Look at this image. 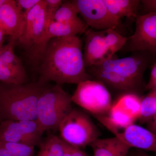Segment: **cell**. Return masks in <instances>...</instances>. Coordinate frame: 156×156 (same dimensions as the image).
Wrapping results in <instances>:
<instances>
[{
    "label": "cell",
    "mask_w": 156,
    "mask_h": 156,
    "mask_svg": "<svg viewBox=\"0 0 156 156\" xmlns=\"http://www.w3.org/2000/svg\"><path fill=\"white\" fill-rule=\"evenodd\" d=\"M62 140V139H61ZM62 140L64 156H89L81 148L71 145Z\"/></svg>",
    "instance_id": "obj_26"
},
{
    "label": "cell",
    "mask_w": 156,
    "mask_h": 156,
    "mask_svg": "<svg viewBox=\"0 0 156 156\" xmlns=\"http://www.w3.org/2000/svg\"><path fill=\"white\" fill-rule=\"evenodd\" d=\"M111 133L133 124L135 120L115 103L106 115L93 116Z\"/></svg>",
    "instance_id": "obj_14"
},
{
    "label": "cell",
    "mask_w": 156,
    "mask_h": 156,
    "mask_svg": "<svg viewBox=\"0 0 156 156\" xmlns=\"http://www.w3.org/2000/svg\"><path fill=\"white\" fill-rule=\"evenodd\" d=\"M34 147L23 144L0 142V156H36Z\"/></svg>",
    "instance_id": "obj_22"
},
{
    "label": "cell",
    "mask_w": 156,
    "mask_h": 156,
    "mask_svg": "<svg viewBox=\"0 0 156 156\" xmlns=\"http://www.w3.org/2000/svg\"><path fill=\"white\" fill-rule=\"evenodd\" d=\"M132 53L131 56L112 58L102 64L87 68L86 71L108 89L139 95L146 90L144 73L155 63L156 56L148 51Z\"/></svg>",
    "instance_id": "obj_2"
},
{
    "label": "cell",
    "mask_w": 156,
    "mask_h": 156,
    "mask_svg": "<svg viewBox=\"0 0 156 156\" xmlns=\"http://www.w3.org/2000/svg\"><path fill=\"white\" fill-rule=\"evenodd\" d=\"M24 22V17L15 0H7L0 7V26L6 35L16 39L17 42L23 33Z\"/></svg>",
    "instance_id": "obj_13"
},
{
    "label": "cell",
    "mask_w": 156,
    "mask_h": 156,
    "mask_svg": "<svg viewBox=\"0 0 156 156\" xmlns=\"http://www.w3.org/2000/svg\"><path fill=\"white\" fill-rule=\"evenodd\" d=\"M111 13L116 19L123 17L135 19L137 14L139 0H103Z\"/></svg>",
    "instance_id": "obj_17"
},
{
    "label": "cell",
    "mask_w": 156,
    "mask_h": 156,
    "mask_svg": "<svg viewBox=\"0 0 156 156\" xmlns=\"http://www.w3.org/2000/svg\"><path fill=\"white\" fill-rule=\"evenodd\" d=\"M128 156H152L144 151L139 149H136L133 151H130Z\"/></svg>",
    "instance_id": "obj_31"
},
{
    "label": "cell",
    "mask_w": 156,
    "mask_h": 156,
    "mask_svg": "<svg viewBox=\"0 0 156 156\" xmlns=\"http://www.w3.org/2000/svg\"><path fill=\"white\" fill-rule=\"evenodd\" d=\"M43 134L37 121L5 120L0 122V142L20 143L35 147Z\"/></svg>",
    "instance_id": "obj_10"
},
{
    "label": "cell",
    "mask_w": 156,
    "mask_h": 156,
    "mask_svg": "<svg viewBox=\"0 0 156 156\" xmlns=\"http://www.w3.org/2000/svg\"><path fill=\"white\" fill-rule=\"evenodd\" d=\"M17 43L16 39L10 37L7 44L0 47V61L20 73L27 75L22 62L14 52V46Z\"/></svg>",
    "instance_id": "obj_18"
},
{
    "label": "cell",
    "mask_w": 156,
    "mask_h": 156,
    "mask_svg": "<svg viewBox=\"0 0 156 156\" xmlns=\"http://www.w3.org/2000/svg\"><path fill=\"white\" fill-rule=\"evenodd\" d=\"M78 14L72 1H63L54 14L53 20L67 23H80L83 21L78 17Z\"/></svg>",
    "instance_id": "obj_23"
},
{
    "label": "cell",
    "mask_w": 156,
    "mask_h": 156,
    "mask_svg": "<svg viewBox=\"0 0 156 156\" xmlns=\"http://www.w3.org/2000/svg\"><path fill=\"white\" fill-rule=\"evenodd\" d=\"M141 100L139 95L133 93H126L122 95L115 103L135 121L139 117Z\"/></svg>",
    "instance_id": "obj_19"
},
{
    "label": "cell",
    "mask_w": 156,
    "mask_h": 156,
    "mask_svg": "<svg viewBox=\"0 0 156 156\" xmlns=\"http://www.w3.org/2000/svg\"><path fill=\"white\" fill-rule=\"evenodd\" d=\"M140 2L144 12L143 14L156 12V0H142Z\"/></svg>",
    "instance_id": "obj_28"
},
{
    "label": "cell",
    "mask_w": 156,
    "mask_h": 156,
    "mask_svg": "<svg viewBox=\"0 0 156 156\" xmlns=\"http://www.w3.org/2000/svg\"><path fill=\"white\" fill-rule=\"evenodd\" d=\"M72 2L87 26L92 30L116 31L122 26L121 20L110 13L103 0H74Z\"/></svg>",
    "instance_id": "obj_9"
},
{
    "label": "cell",
    "mask_w": 156,
    "mask_h": 156,
    "mask_svg": "<svg viewBox=\"0 0 156 156\" xmlns=\"http://www.w3.org/2000/svg\"><path fill=\"white\" fill-rule=\"evenodd\" d=\"M71 96L73 102L92 116L106 115L112 107V96L103 83L88 80L78 84Z\"/></svg>",
    "instance_id": "obj_7"
},
{
    "label": "cell",
    "mask_w": 156,
    "mask_h": 156,
    "mask_svg": "<svg viewBox=\"0 0 156 156\" xmlns=\"http://www.w3.org/2000/svg\"><path fill=\"white\" fill-rule=\"evenodd\" d=\"M58 130L63 141L81 148L90 146L101 135L89 115L77 108L65 117Z\"/></svg>",
    "instance_id": "obj_6"
},
{
    "label": "cell",
    "mask_w": 156,
    "mask_h": 156,
    "mask_svg": "<svg viewBox=\"0 0 156 156\" xmlns=\"http://www.w3.org/2000/svg\"><path fill=\"white\" fill-rule=\"evenodd\" d=\"M36 156H64L62 140L60 137L50 134L39 145Z\"/></svg>",
    "instance_id": "obj_20"
},
{
    "label": "cell",
    "mask_w": 156,
    "mask_h": 156,
    "mask_svg": "<svg viewBox=\"0 0 156 156\" xmlns=\"http://www.w3.org/2000/svg\"><path fill=\"white\" fill-rule=\"evenodd\" d=\"M88 27L82 22L80 23H67L52 20L48 26L46 36V41L51 39L77 36L78 34L86 33Z\"/></svg>",
    "instance_id": "obj_16"
},
{
    "label": "cell",
    "mask_w": 156,
    "mask_h": 156,
    "mask_svg": "<svg viewBox=\"0 0 156 156\" xmlns=\"http://www.w3.org/2000/svg\"><path fill=\"white\" fill-rule=\"evenodd\" d=\"M48 87L38 81L24 84L0 82V122L37 119V104Z\"/></svg>",
    "instance_id": "obj_3"
},
{
    "label": "cell",
    "mask_w": 156,
    "mask_h": 156,
    "mask_svg": "<svg viewBox=\"0 0 156 156\" xmlns=\"http://www.w3.org/2000/svg\"><path fill=\"white\" fill-rule=\"evenodd\" d=\"M94 156H128L131 148L116 136L98 138L90 145Z\"/></svg>",
    "instance_id": "obj_15"
},
{
    "label": "cell",
    "mask_w": 156,
    "mask_h": 156,
    "mask_svg": "<svg viewBox=\"0 0 156 156\" xmlns=\"http://www.w3.org/2000/svg\"><path fill=\"white\" fill-rule=\"evenodd\" d=\"M47 15L53 20L54 14L63 3L62 0H44Z\"/></svg>",
    "instance_id": "obj_27"
},
{
    "label": "cell",
    "mask_w": 156,
    "mask_h": 156,
    "mask_svg": "<svg viewBox=\"0 0 156 156\" xmlns=\"http://www.w3.org/2000/svg\"><path fill=\"white\" fill-rule=\"evenodd\" d=\"M156 116V89L141 98L140 114L138 119L140 123L148 122Z\"/></svg>",
    "instance_id": "obj_21"
},
{
    "label": "cell",
    "mask_w": 156,
    "mask_h": 156,
    "mask_svg": "<svg viewBox=\"0 0 156 156\" xmlns=\"http://www.w3.org/2000/svg\"><path fill=\"white\" fill-rule=\"evenodd\" d=\"M134 33L127 37L121 51H148L156 56V12L137 15Z\"/></svg>",
    "instance_id": "obj_8"
},
{
    "label": "cell",
    "mask_w": 156,
    "mask_h": 156,
    "mask_svg": "<svg viewBox=\"0 0 156 156\" xmlns=\"http://www.w3.org/2000/svg\"><path fill=\"white\" fill-rule=\"evenodd\" d=\"M82 49L83 43L77 36L50 40L39 65V82L51 81L61 86L93 80L86 71Z\"/></svg>",
    "instance_id": "obj_1"
},
{
    "label": "cell",
    "mask_w": 156,
    "mask_h": 156,
    "mask_svg": "<svg viewBox=\"0 0 156 156\" xmlns=\"http://www.w3.org/2000/svg\"><path fill=\"white\" fill-rule=\"evenodd\" d=\"M131 148L153 152L156 156V134L134 123L113 133Z\"/></svg>",
    "instance_id": "obj_12"
},
{
    "label": "cell",
    "mask_w": 156,
    "mask_h": 156,
    "mask_svg": "<svg viewBox=\"0 0 156 156\" xmlns=\"http://www.w3.org/2000/svg\"><path fill=\"white\" fill-rule=\"evenodd\" d=\"M41 1V0H17L16 2L20 13L25 17L29 11L38 4Z\"/></svg>",
    "instance_id": "obj_25"
},
{
    "label": "cell",
    "mask_w": 156,
    "mask_h": 156,
    "mask_svg": "<svg viewBox=\"0 0 156 156\" xmlns=\"http://www.w3.org/2000/svg\"><path fill=\"white\" fill-rule=\"evenodd\" d=\"M24 75L0 61V82L7 84H24L27 83Z\"/></svg>",
    "instance_id": "obj_24"
},
{
    "label": "cell",
    "mask_w": 156,
    "mask_h": 156,
    "mask_svg": "<svg viewBox=\"0 0 156 156\" xmlns=\"http://www.w3.org/2000/svg\"><path fill=\"white\" fill-rule=\"evenodd\" d=\"M7 1V0H0V7L4 3H5Z\"/></svg>",
    "instance_id": "obj_33"
},
{
    "label": "cell",
    "mask_w": 156,
    "mask_h": 156,
    "mask_svg": "<svg viewBox=\"0 0 156 156\" xmlns=\"http://www.w3.org/2000/svg\"><path fill=\"white\" fill-rule=\"evenodd\" d=\"M5 35V31L0 26V47L2 46V44L3 40H4V37Z\"/></svg>",
    "instance_id": "obj_32"
},
{
    "label": "cell",
    "mask_w": 156,
    "mask_h": 156,
    "mask_svg": "<svg viewBox=\"0 0 156 156\" xmlns=\"http://www.w3.org/2000/svg\"><path fill=\"white\" fill-rule=\"evenodd\" d=\"M147 129L156 134V116L147 122Z\"/></svg>",
    "instance_id": "obj_30"
},
{
    "label": "cell",
    "mask_w": 156,
    "mask_h": 156,
    "mask_svg": "<svg viewBox=\"0 0 156 156\" xmlns=\"http://www.w3.org/2000/svg\"><path fill=\"white\" fill-rule=\"evenodd\" d=\"M71 96L60 85L48 87L41 93L37 104V122L42 134L58 130L65 117L73 109Z\"/></svg>",
    "instance_id": "obj_4"
},
{
    "label": "cell",
    "mask_w": 156,
    "mask_h": 156,
    "mask_svg": "<svg viewBox=\"0 0 156 156\" xmlns=\"http://www.w3.org/2000/svg\"><path fill=\"white\" fill-rule=\"evenodd\" d=\"M52 20L47 16L44 4L27 37L18 40V44L25 50L30 62L34 66H39L48 43L46 36L48 26Z\"/></svg>",
    "instance_id": "obj_11"
},
{
    "label": "cell",
    "mask_w": 156,
    "mask_h": 156,
    "mask_svg": "<svg viewBox=\"0 0 156 156\" xmlns=\"http://www.w3.org/2000/svg\"><path fill=\"white\" fill-rule=\"evenodd\" d=\"M146 90L156 89V63L153 65L151 71V76L148 83L146 85Z\"/></svg>",
    "instance_id": "obj_29"
},
{
    "label": "cell",
    "mask_w": 156,
    "mask_h": 156,
    "mask_svg": "<svg viewBox=\"0 0 156 156\" xmlns=\"http://www.w3.org/2000/svg\"><path fill=\"white\" fill-rule=\"evenodd\" d=\"M83 59L86 68L99 65L112 59L122 50L127 37L111 29H88L85 33Z\"/></svg>",
    "instance_id": "obj_5"
}]
</instances>
